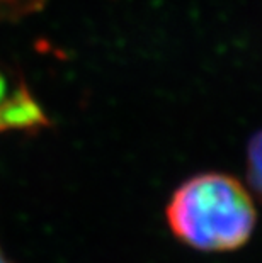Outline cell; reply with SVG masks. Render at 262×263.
<instances>
[{
    "instance_id": "obj_1",
    "label": "cell",
    "mask_w": 262,
    "mask_h": 263,
    "mask_svg": "<svg viewBox=\"0 0 262 263\" xmlns=\"http://www.w3.org/2000/svg\"><path fill=\"white\" fill-rule=\"evenodd\" d=\"M165 219L181 243L206 253H225L249 241L257 212L240 180L221 172H204L172 192Z\"/></svg>"
},
{
    "instance_id": "obj_2",
    "label": "cell",
    "mask_w": 262,
    "mask_h": 263,
    "mask_svg": "<svg viewBox=\"0 0 262 263\" xmlns=\"http://www.w3.org/2000/svg\"><path fill=\"white\" fill-rule=\"evenodd\" d=\"M44 116L24 88H10L0 75V133L38 126Z\"/></svg>"
},
{
    "instance_id": "obj_3",
    "label": "cell",
    "mask_w": 262,
    "mask_h": 263,
    "mask_svg": "<svg viewBox=\"0 0 262 263\" xmlns=\"http://www.w3.org/2000/svg\"><path fill=\"white\" fill-rule=\"evenodd\" d=\"M245 168H247V180L250 189L262 200V129H259L249 139Z\"/></svg>"
},
{
    "instance_id": "obj_4",
    "label": "cell",
    "mask_w": 262,
    "mask_h": 263,
    "mask_svg": "<svg viewBox=\"0 0 262 263\" xmlns=\"http://www.w3.org/2000/svg\"><path fill=\"white\" fill-rule=\"evenodd\" d=\"M0 263H12V261H9L7 258H5V255L2 253V251H0Z\"/></svg>"
}]
</instances>
